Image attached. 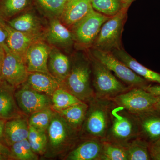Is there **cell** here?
<instances>
[{
	"label": "cell",
	"instance_id": "6da1fadb",
	"mask_svg": "<svg viewBox=\"0 0 160 160\" xmlns=\"http://www.w3.org/2000/svg\"><path fill=\"white\" fill-rule=\"evenodd\" d=\"M47 135L48 142L44 155L47 158H64L82 140L79 132L55 111L47 129Z\"/></svg>",
	"mask_w": 160,
	"mask_h": 160
},
{
	"label": "cell",
	"instance_id": "7a4b0ae2",
	"mask_svg": "<svg viewBox=\"0 0 160 160\" xmlns=\"http://www.w3.org/2000/svg\"><path fill=\"white\" fill-rule=\"evenodd\" d=\"M112 100L95 97L89 103L88 110L80 132L81 139L106 138L110 122Z\"/></svg>",
	"mask_w": 160,
	"mask_h": 160
},
{
	"label": "cell",
	"instance_id": "3957f363",
	"mask_svg": "<svg viewBox=\"0 0 160 160\" xmlns=\"http://www.w3.org/2000/svg\"><path fill=\"white\" fill-rule=\"evenodd\" d=\"M71 63L70 72L61 83V87L82 102L88 103L96 97L92 86L90 58L83 56L74 58Z\"/></svg>",
	"mask_w": 160,
	"mask_h": 160
},
{
	"label": "cell",
	"instance_id": "277c9868",
	"mask_svg": "<svg viewBox=\"0 0 160 160\" xmlns=\"http://www.w3.org/2000/svg\"><path fill=\"white\" fill-rule=\"evenodd\" d=\"M110 119L105 140L127 147L132 140L138 137L137 117L113 102L110 112Z\"/></svg>",
	"mask_w": 160,
	"mask_h": 160
},
{
	"label": "cell",
	"instance_id": "5b68a950",
	"mask_svg": "<svg viewBox=\"0 0 160 160\" xmlns=\"http://www.w3.org/2000/svg\"><path fill=\"white\" fill-rule=\"evenodd\" d=\"M89 58L92 86L96 97L111 100L131 89L91 54Z\"/></svg>",
	"mask_w": 160,
	"mask_h": 160
},
{
	"label": "cell",
	"instance_id": "8992f818",
	"mask_svg": "<svg viewBox=\"0 0 160 160\" xmlns=\"http://www.w3.org/2000/svg\"><path fill=\"white\" fill-rule=\"evenodd\" d=\"M127 10L122 9L103 24L92 48L112 52L122 48V33Z\"/></svg>",
	"mask_w": 160,
	"mask_h": 160
},
{
	"label": "cell",
	"instance_id": "52a82bcc",
	"mask_svg": "<svg viewBox=\"0 0 160 160\" xmlns=\"http://www.w3.org/2000/svg\"><path fill=\"white\" fill-rule=\"evenodd\" d=\"M91 54L107 67L120 81L129 87L144 89L150 85L149 82L136 74L111 52L92 48Z\"/></svg>",
	"mask_w": 160,
	"mask_h": 160
},
{
	"label": "cell",
	"instance_id": "ba28073f",
	"mask_svg": "<svg viewBox=\"0 0 160 160\" xmlns=\"http://www.w3.org/2000/svg\"><path fill=\"white\" fill-rule=\"evenodd\" d=\"M110 18L93 9L70 29L74 43L82 48L92 47L103 24Z\"/></svg>",
	"mask_w": 160,
	"mask_h": 160
},
{
	"label": "cell",
	"instance_id": "9c48e42d",
	"mask_svg": "<svg viewBox=\"0 0 160 160\" xmlns=\"http://www.w3.org/2000/svg\"><path fill=\"white\" fill-rule=\"evenodd\" d=\"M111 100L137 116L155 108L157 96L143 88L134 87Z\"/></svg>",
	"mask_w": 160,
	"mask_h": 160
},
{
	"label": "cell",
	"instance_id": "30bf717a",
	"mask_svg": "<svg viewBox=\"0 0 160 160\" xmlns=\"http://www.w3.org/2000/svg\"><path fill=\"white\" fill-rule=\"evenodd\" d=\"M14 96L20 111L27 116L52 105L50 96L32 89L26 82L16 88Z\"/></svg>",
	"mask_w": 160,
	"mask_h": 160
},
{
	"label": "cell",
	"instance_id": "8fae6325",
	"mask_svg": "<svg viewBox=\"0 0 160 160\" xmlns=\"http://www.w3.org/2000/svg\"><path fill=\"white\" fill-rule=\"evenodd\" d=\"M5 56L2 66L0 80L17 88L26 82L29 72L26 60L9 49L7 45L3 46Z\"/></svg>",
	"mask_w": 160,
	"mask_h": 160
},
{
	"label": "cell",
	"instance_id": "7c38bea8",
	"mask_svg": "<svg viewBox=\"0 0 160 160\" xmlns=\"http://www.w3.org/2000/svg\"><path fill=\"white\" fill-rule=\"evenodd\" d=\"M52 47L42 39L32 43L27 49L25 60L29 72H41L51 75L48 67Z\"/></svg>",
	"mask_w": 160,
	"mask_h": 160
},
{
	"label": "cell",
	"instance_id": "4fadbf2b",
	"mask_svg": "<svg viewBox=\"0 0 160 160\" xmlns=\"http://www.w3.org/2000/svg\"><path fill=\"white\" fill-rule=\"evenodd\" d=\"M0 24L7 33L6 45L12 51L25 59L26 51L29 46L36 41L42 39V35L29 34L18 31L1 18Z\"/></svg>",
	"mask_w": 160,
	"mask_h": 160
},
{
	"label": "cell",
	"instance_id": "5bb4252c",
	"mask_svg": "<svg viewBox=\"0 0 160 160\" xmlns=\"http://www.w3.org/2000/svg\"><path fill=\"white\" fill-rule=\"evenodd\" d=\"M138 137L149 144L160 139V111L154 108L137 116Z\"/></svg>",
	"mask_w": 160,
	"mask_h": 160
},
{
	"label": "cell",
	"instance_id": "9a60e30c",
	"mask_svg": "<svg viewBox=\"0 0 160 160\" xmlns=\"http://www.w3.org/2000/svg\"><path fill=\"white\" fill-rule=\"evenodd\" d=\"M102 141L96 138L82 139L63 159L101 160Z\"/></svg>",
	"mask_w": 160,
	"mask_h": 160
},
{
	"label": "cell",
	"instance_id": "2e32d148",
	"mask_svg": "<svg viewBox=\"0 0 160 160\" xmlns=\"http://www.w3.org/2000/svg\"><path fill=\"white\" fill-rule=\"evenodd\" d=\"M45 38L50 45L56 47L69 49L74 44L73 34L59 18H52L46 31Z\"/></svg>",
	"mask_w": 160,
	"mask_h": 160
},
{
	"label": "cell",
	"instance_id": "e0dca14e",
	"mask_svg": "<svg viewBox=\"0 0 160 160\" xmlns=\"http://www.w3.org/2000/svg\"><path fill=\"white\" fill-rule=\"evenodd\" d=\"M93 9L90 0H68L60 18L61 22L71 29Z\"/></svg>",
	"mask_w": 160,
	"mask_h": 160
},
{
	"label": "cell",
	"instance_id": "ac0fdd59",
	"mask_svg": "<svg viewBox=\"0 0 160 160\" xmlns=\"http://www.w3.org/2000/svg\"><path fill=\"white\" fill-rule=\"evenodd\" d=\"M28 117L22 114L6 120L3 138L9 147L17 142L28 138L29 134Z\"/></svg>",
	"mask_w": 160,
	"mask_h": 160
},
{
	"label": "cell",
	"instance_id": "d6986e66",
	"mask_svg": "<svg viewBox=\"0 0 160 160\" xmlns=\"http://www.w3.org/2000/svg\"><path fill=\"white\" fill-rule=\"evenodd\" d=\"M16 88L0 80V118L8 120L22 113L18 107L14 92Z\"/></svg>",
	"mask_w": 160,
	"mask_h": 160
},
{
	"label": "cell",
	"instance_id": "ffe728a7",
	"mask_svg": "<svg viewBox=\"0 0 160 160\" xmlns=\"http://www.w3.org/2000/svg\"><path fill=\"white\" fill-rule=\"evenodd\" d=\"M71 64V60L67 56L56 47H52L48 59V69L51 75L61 83L69 74Z\"/></svg>",
	"mask_w": 160,
	"mask_h": 160
},
{
	"label": "cell",
	"instance_id": "44dd1931",
	"mask_svg": "<svg viewBox=\"0 0 160 160\" xmlns=\"http://www.w3.org/2000/svg\"><path fill=\"white\" fill-rule=\"evenodd\" d=\"M112 52L136 74L149 83H156L160 85V73L153 71L140 64L122 48L115 49Z\"/></svg>",
	"mask_w": 160,
	"mask_h": 160
},
{
	"label": "cell",
	"instance_id": "7402d4cb",
	"mask_svg": "<svg viewBox=\"0 0 160 160\" xmlns=\"http://www.w3.org/2000/svg\"><path fill=\"white\" fill-rule=\"evenodd\" d=\"M26 82L32 89L51 97L61 83L52 76L41 72H29Z\"/></svg>",
	"mask_w": 160,
	"mask_h": 160
},
{
	"label": "cell",
	"instance_id": "603a6c76",
	"mask_svg": "<svg viewBox=\"0 0 160 160\" xmlns=\"http://www.w3.org/2000/svg\"><path fill=\"white\" fill-rule=\"evenodd\" d=\"M6 22L13 29L22 32L42 35L41 23L36 16L32 12H25Z\"/></svg>",
	"mask_w": 160,
	"mask_h": 160
},
{
	"label": "cell",
	"instance_id": "cb8c5ba5",
	"mask_svg": "<svg viewBox=\"0 0 160 160\" xmlns=\"http://www.w3.org/2000/svg\"><path fill=\"white\" fill-rule=\"evenodd\" d=\"M88 107V103L82 102L58 112L72 127L80 133Z\"/></svg>",
	"mask_w": 160,
	"mask_h": 160
},
{
	"label": "cell",
	"instance_id": "d4e9b609",
	"mask_svg": "<svg viewBox=\"0 0 160 160\" xmlns=\"http://www.w3.org/2000/svg\"><path fill=\"white\" fill-rule=\"evenodd\" d=\"M32 0H0V18L7 22L31 6Z\"/></svg>",
	"mask_w": 160,
	"mask_h": 160
},
{
	"label": "cell",
	"instance_id": "484cf974",
	"mask_svg": "<svg viewBox=\"0 0 160 160\" xmlns=\"http://www.w3.org/2000/svg\"><path fill=\"white\" fill-rule=\"evenodd\" d=\"M51 98L52 109L57 112L82 102L62 87L55 90Z\"/></svg>",
	"mask_w": 160,
	"mask_h": 160
},
{
	"label": "cell",
	"instance_id": "4316f807",
	"mask_svg": "<svg viewBox=\"0 0 160 160\" xmlns=\"http://www.w3.org/2000/svg\"><path fill=\"white\" fill-rule=\"evenodd\" d=\"M150 144L140 137L132 140L127 146L128 160H151Z\"/></svg>",
	"mask_w": 160,
	"mask_h": 160
},
{
	"label": "cell",
	"instance_id": "83f0119b",
	"mask_svg": "<svg viewBox=\"0 0 160 160\" xmlns=\"http://www.w3.org/2000/svg\"><path fill=\"white\" fill-rule=\"evenodd\" d=\"M9 158L18 160H38V155L32 149L28 139L14 143L10 146Z\"/></svg>",
	"mask_w": 160,
	"mask_h": 160
},
{
	"label": "cell",
	"instance_id": "f1b7e54d",
	"mask_svg": "<svg viewBox=\"0 0 160 160\" xmlns=\"http://www.w3.org/2000/svg\"><path fill=\"white\" fill-rule=\"evenodd\" d=\"M101 160H128L127 147L103 140Z\"/></svg>",
	"mask_w": 160,
	"mask_h": 160
},
{
	"label": "cell",
	"instance_id": "f546056e",
	"mask_svg": "<svg viewBox=\"0 0 160 160\" xmlns=\"http://www.w3.org/2000/svg\"><path fill=\"white\" fill-rule=\"evenodd\" d=\"M95 11L106 16H113L124 9L123 0H90Z\"/></svg>",
	"mask_w": 160,
	"mask_h": 160
},
{
	"label": "cell",
	"instance_id": "4dcf8cb0",
	"mask_svg": "<svg viewBox=\"0 0 160 160\" xmlns=\"http://www.w3.org/2000/svg\"><path fill=\"white\" fill-rule=\"evenodd\" d=\"M28 140L32 150L38 155L44 156L47 147V132L42 131L29 126Z\"/></svg>",
	"mask_w": 160,
	"mask_h": 160
},
{
	"label": "cell",
	"instance_id": "1f68e13d",
	"mask_svg": "<svg viewBox=\"0 0 160 160\" xmlns=\"http://www.w3.org/2000/svg\"><path fill=\"white\" fill-rule=\"evenodd\" d=\"M54 112L51 107L36 112L29 116V126L47 132Z\"/></svg>",
	"mask_w": 160,
	"mask_h": 160
},
{
	"label": "cell",
	"instance_id": "d6a6232c",
	"mask_svg": "<svg viewBox=\"0 0 160 160\" xmlns=\"http://www.w3.org/2000/svg\"><path fill=\"white\" fill-rule=\"evenodd\" d=\"M68 0H35L43 12L52 18L60 19Z\"/></svg>",
	"mask_w": 160,
	"mask_h": 160
},
{
	"label": "cell",
	"instance_id": "836d02e7",
	"mask_svg": "<svg viewBox=\"0 0 160 160\" xmlns=\"http://www.w3.org/2000/svg\"><path fill=\"white\" fill-rule=\"evenodd\" d=\"M149 148L151 159L160 160V146L150 144Z\"/></svg>",
	"mask_w": 160,
	"mask_h": 160
},
{
	"label": "cell",
	"instance_id": "e575fe53",
	"mask_svg": "<svg viewBox=\"0 0 160 160\" xmlns=\"http://www.w3.org/2000/svg\"><path fill=\"white\" fill-rule=\"evenodd\" d=\"M144 89L156 96H160V85H149Z\"/></svg>",
	"mask_w": 160,
	"mask_h": 160
},
{
	"label": "cell",
	"instance_id": "d590c367",
	"mask_svg": "<svg viewBox=\"0 0 160 160\" xmlns=\"http://www.w3.org/2000/svg\"><path fill=\"white\" fill-rule=\"evenodd\" d=\"M7 38L6 31L0 24V46H4L6 45Z\"/></svg>",
	"mask_w": 160,
	"mask_h": 160
},
{
	"label": "cell",
	"instance_id": "8d00e7d4",
	"mask_svg": "<svg viewBox=\"0 0 160 160\" xmlns=\"http://www.w3.org/2000/svg\"><path fill=\"white\" fill-rule=\"evenodd\" d=\"M0 153L9 158L10 155V149L0 142Z\"/></svg>",
	"mask_w": 160,
	"mask_h": 160
},
{
	"label": "cell",
	"instance_id": "74e56055",
	"mask_svg": "<svg viewBox=\"0 0 160 160\" xmlns=\"http://www.w3.org/2000/svg\"><path fill=\"white\" fill-rule=\"evenodd\" d=\"M5 56V51L4 47L0 46V76H1V71H2V66Z\"/></svg>",
	"mask_w": 160,
	"mask_h": 160
},
{
	"label": "cell",
	"instance_id": "f35d334b",
	"mask_svg": "<svg viewBox=\"0 0 160 160\" xmlns=\"http://www.w3.org/2000/svg\"><path fill=\"white\" fill-rule=\"evenodd\" d=\"M6 121V120L0 118V139L3 138Z\"/></svg>",
	"mask_w": 160,
	"mask_h": 160
},
{
	"label": "cell",
	"instance_id": "ab89813d",
	"mask_svg": "<svg viewBox=\"0 0 160 160\" xmlns=\"http://www.w3.org/2000/svg\"><path fill=\"white\" fill-rule=\"evenodd\" d=\"M133 1L134 0H123V3H124L123 8L126 10H128L129 6H130Z\"/></svg>",
	"mask_w": 160,
	"mask_h": 160
},
{
	"label": "cell",
	"instance_id": "60d3db41",
	"mask_svg": "<svg viewBox=\"0 0 160 160\" xmlns=\"http://www.w3.org/2000/svg\"><path fill=\"white\" fill-rule=\"evenodd\" d=\"M155 108L160 111V96H157V102Z\"/></svg>",
	"mask_w": 160,
	"mask_h": 160
},
{
	"label": "cell",
	"instance_id": "b9f144b4",
	"mask_svg": "<svg viewBox=\"0 0 160 160\" xmlns=\"http://www.w3.org/2000/svg\"><path fill=\"white\" fill-rule=\"evenodd\" d=\"M7 158H8L0 153V160H6L7 159Z\"/></svg>",
	"mask_w": 160,
	"mask_h": 160
},
{
	"label": "cell",
	"instance_id": "7bdbcfd3",
	"mask_svg": "<svg viewBox=\"0 0 160 160\" xmlns=\"http://www.w3.org/2000/svg\"><path fill=\"white\" fill-rule=\"evenodd\" d=\"M153 144L157 145H159V146H160V139L157 142H156L155 143H153Z\"/></svg>",
	"mask_w": 160,
	"mask_h": 160
}]
</instances>
